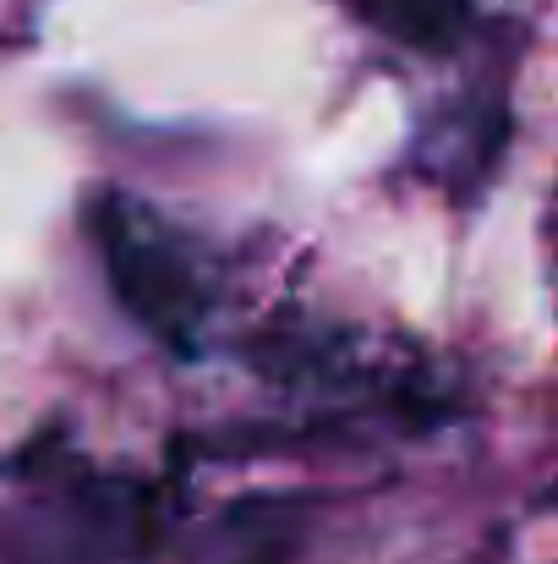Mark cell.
Instances as JSON below:
<instances>
[{
  "label": "cell",
  "mask_w": 558,
  "mask_h": 564,
  "mask_svg": "<svg viewBox=\"0 0 558 564\" xmlns=\"http://www.w3.org/2000/svg\"><path fill=\"white\" fill-rule=\"evenodd\" d=\"M99 241H105V263H110V285L121 307L160 340H186V324L197 318V280L182 252L160 230L138 225L132 208H116L99 225Z\"/></svg>",
  "instance_id": "6da1fadb"
},
{
  "label": "cell",
  "mask_w": 558,
  "mask_h": 564,
  "mask_svg": "<svg viewBox=\"0 0 558 564\" xmlns=\"http://www.w3.org/2000/svg\"><path fill=\"white\" fill-rule=\"evenodd\" d=\"M372 28L411 50H449L466 33L471 0H351Z\"/></svg>",
  "instance_id": "3957f363"
},
{
  "label": "cell",
  "mask_w": 558,
  "mask_h": 564,
  "mask_svg": "<svg viewBox=\"0 0 558 564\" xmlns=\"http://www.w3.org/2000/svg\"><path fill=\"white\" fill-rule=\"evenodd\" d=\"M296 549V516L291 505L258 499V505H236L225 510L197 549L186 554V564H285Z\"/></svg>",
  "instance_id": "7a4b0ae2"
}]
</instances>
